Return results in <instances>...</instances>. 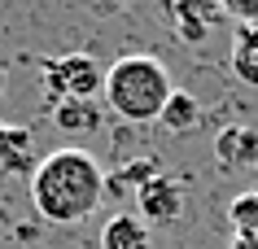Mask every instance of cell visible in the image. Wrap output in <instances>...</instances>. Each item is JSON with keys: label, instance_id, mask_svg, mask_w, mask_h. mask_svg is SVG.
<instances>
[{"label": "cell", "instance_id": "obj_6", "mask_svg": "<svg viewBox=\"0 0 258 249\" xmlns=\"http://www.w3.org/2000/svg\"><path fill=\"white\" fill-rule=\"evenodd\" d=\"M35 136L22 123H0V171L5 175H27L35 171Z\"/></svg>", "mask_w": 258, "mask_h": 249}, {"label": "cell", "instance_id": "obj_14", "mask_svg": "<svg viewBox=\"0 0 258 249\" xmlns=\"http://www.w3.org/2000/svg\"><path fill=\"white\" fill-rule=\"evenodd\" d=\"M228 249H258V232H249V236H232V245Z\"/></svg>", "mask_w": 258, "mask_h": 249}, {"label": "cell", "instance_id": "obj_2", "mask_svg": "<svg viewBox=\"0 0 258 249\" xmlns=\"http://www.w3.org/2000/svg\"><path fill=\"white\" fill-rule=\"evenodd\" d=\"M171 92H175V83L166 74V66L149 53H127L114 66H105L101 97H105L109 114H118L122 123H158Z\"/></svg>", "mask_w": 258, "mask_h": 249}, {"label": "cell", "instance_id": "obj_11", "mask_svg": "<svg viewBox=\"0 0 258 249\" xmlns=\"http://www.w3.org/2000/svg\"><path fill=\"white\" fill-rule=\"evenodd\" d=\"M53 118L61 131H96L101 127V110L92 101H61V105H53Z\"/></svg>", "mask_w": 258, "mask_h": 249}, {"label": "cell", "instance_id": "obj_12", "mask_svg": "<svg viewBox=\"0 0 258 249\" xmlns=\"http://www.w3.org/2000/svg\"><path fill=\"white\" fill-rule=\"evenodd\" d=\"M228 223L236 227V236L258 232V193L254 188H249V193H236L228 201Z\"/></svg>", "mask_w": 258, "mask_h": 249}, {"label": "cell", "instance_id": "obj_4", "mask_svg": "<svg viewBox=\"0 0 258 249\" xmlns=\"http://www.w3.org/2000/svg\"><path fill=\"white\" fill-rule=\"evenodd\" d=\"M184 201H188V193H184V180H175V175H149V180L136 188V210L140 219L149 223V227H171V223L184 219Z\"/></svg>", "mask_w": 258, "mask_h": 249}, {"label": "cell", "instance_id": "obj_16", "mask_svg": "<svg viewBox=\"0 0 258 249\" xmlns=\"http://www.w3.org/2000/svg\"><path fill=\"white\" fill-rule=\"evenodd\" d=\"M0 88H5V66H0Z\"/></svg>", "mask_w": 258, "mask_h": 249}, {"label": "cell", "instance_id": "obj_5", "mask_svg": "<svg viewBox=\"0 0 258 249\" xmlns=\"http://www.w3.org/2000/svg\"><path fill=\"white\" fill-rule=\"evenodd\" d=\"M166 22H171V31H175L179 44L202 48V44L228 22V14H223L219 0H175V5L166 9Z\"/></svg>", "mask_w": 258, "mask_h": 249}, {"label": "cell", "instance_id": "obj_1", "mask_svg": "<svg viewBox=\"0 0 258 249\" xmlns=\"http://www.w3.org/2000/svg\"><path fill=\"white\" fill-rule=\"evenodd\" d=\"M105 197V171L88 149H53L31 171V206L53 227H75L92 219Z\"/></svg>", "mask_w": 258, "mask_h": 249}, {"label": "cell", "instance_id": "obj_13", "mask_svg": "<svg viewBox=\"0 0 258 249\" xmlns=\"http://www.w3.org/2000/svg\"><path fill=\"white\" fill-rule=\"evenodd\" d=\"M223 5V14L232 22H241V27H258V0H219Z\"/></svg>", "mask_w": 258, "mask_h": 249}, {"label": "cell", "instance_id": "obj_17", "mask_svg": "<svg viewBox=\"0 0 258 249\" xmlns=\"http://www.w3.org/2000/svg\"><path fill=\"white\" fill-rule=\"evenodd\" d=\"M254 193H258V188H254Z\"/></svg>", "mask_w": 258, "mask_h": 249}, {"label": "cell", "instance_id": "obj_9", "mask_svg": "<svg viewBox=\"0 0 258 249\" xmlns=\"http://www.w3.org/2000/svg\"><path fill=\"white\" fill-rule=\"evenodd\" d=\"M228 66H232V74H236L245 88H258V27H241L236 31L232 53H228Z\"/></svg>", "mask_w": 258, "mask_h": 249}, {"label": "cell", "instance_id": "obj_7", "mask_svg": "<svg viewBox=\"0 0 258 249\" xmlns=\"http://www.w3.org/2000/svg\"><path fill=\"white\" fill-rule=\"evenodd\" d=\"M101 249H153V232H149V223L140 219V214L118 210L101 227Z\"/></svg>", "mask_w": 258, "mask_h": 249}, {"label": "cell", "instance_id": "obj_3", "mask_svg": "<svg viewBox=\"0 0 258 249\" xmlns=\"http://www.w3.org/2000/svg\"><path fill=\"white\" fill-rule=\"evenodd\" d=\"M40 79H44L48 105H61V101H92V97L105 92V66H101L92 53L53 57V61H44Z\"/></svg>", "mask_w": 258, "mask_h": 249}, {"label": "cell", "instance_id": "obj_15", "mask_svg": "<svg viewBox=\"0 0 258 249\" xmlns=\"http://www.w3.org/2000/svg\"><path fill=\"white\" fill-rule=\"evenodd\" d=\"M158 5H162V9H171V5H175V0H158Z\"/></svg>", "mask_w": 258, "mask_h": 249}, {"label": "cell", "instance_id": "obj_8", "mask_svg": "<svg viewBox=\"0 0 258 249\" xmlns=\"http://www.w3.org/2000/svg\"><path fill=\"white\" fill-rule=\"evenodd\" d=\"M215 157L223 171H236V166H258V131L249 127H223L215 140Z\"/></svg>", "mask_w": 258, "mask_h": 249}, {"label": "cell", "instance_id": "obj_10", "mask_svg": "<svg viewBox=\"0 0 258 249\" xmlns=\"http://www.w3.org/2000/svg\"><path fill=\"white\" fill-rule=\"evenodd\" d=\"M158 123H162L171 136H188V131H197V123H202V105H197L188 92H179V88H175Z\"/></svg>", "mask_w": 258, "mask_h": 249}]
</instances>
